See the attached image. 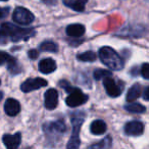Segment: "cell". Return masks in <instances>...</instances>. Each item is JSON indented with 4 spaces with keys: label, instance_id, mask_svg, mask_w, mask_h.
<instances>
[{
    "label": "cell",
    "instance_id": "6da1fadb",
    "mask_svg": "<svg viewBox=\"0 0 149 149\" xmlns=\"http://www.w3.org/2000/svg\"><path fill=\"white\" fill-rule=\"evenodd\" d=\"M35 30L31 28H21L13 25V24L5 23L0 27V44H4L7 40H11L13 42L27 40L30 37L34 36Z\"/></svg>",
    "mask_w": 149,
    "mask_h": 149
},
{
    "label": "cell",
    "instance_id": "7a4b0ae2",
    "mask_svg": "<svg viewBox=\"0 0 149 149\" xmlns=\"http://www.w3.org/2000/svg\"><path fill=\"white\" fill-rule=\"evenodd\" d=\"M99 57L102 63L113 70H120L124 68V60L112 48L104 46L100 48Z\"/></svg>",
    "mask_w": 149,
    "mask_h": 149
},
{
    "label": "cell",
    "instance_id": "3957f363",
    "mask_svg": "<svg viewBox=\"0 0 149 149\" xmlns=\"http://www.w3.org/2000/svg\"><path fill=\"white\" fill-rule=\"evenodd\" d=\"M84 114L82 112L74 113L72 116V134L68 141L66 147L70 149H76L80 147V130H81L82 124L84 123Z\"/></svg>",
    "mask_w": 149,
    "mask_h": 149
},
{
    "label": "cell",
    "instance_id": "277c9868",
    "mask_svg": "<svg viewBox=\"0 0 149 149\" xmlns=\"http://www.w3.org/2000/svg\"><path fill=\"white\" fill-rule=\"evenodd\" d=\"M88 100V96L84 94L80 89L74 88L72 91L70 92V95L66 97L65 103L70 107H78L82 104L86 103Z\"/></svg>",
    "mask_w": 149,
    "mask_h": 149
},
{
    "label": "cell",
    "instance_id": "5b68a950",
    "mask_svg": "<svg viewBox=\"0 0 149 149\" xmlns=\"http://www.w3.org/2000/svg\"><path fill=\"white\" fill-rule=\"evenodd\" d=\"M13 21L19 25L27 26L34 22V15L25 7H17L13 11Z\"/></svg>",
    "mask_w": 149,
    "mask_h": 149
},
{
    "label": "cell",
    "instance_id": "8992f818",
    "mask_svg": "<svg viewBox=\"0 0 149 149\" xmlns=\"http://www.w3.org/2000/svg\"><path fill=\"white\" fill-rule=\"evenodd\" d=\"M47 86V81L42 78H34V79H28L21 86V89L25 93H29L34 90L40 89L42 87Z\"/></svg>",
    "mask_w": 149,
    "mask_h": 149
},
{
    "label": "cell",
    "instance_id": "52a82bcc",
    "mask_svg": "<svg viewBox=\"0 0 149 149\" xmlns=\"http://www.w3.org/2000/svg\"><path fill=\"white\" fill-rule=\"evenodd\" d=\"M103 85L106 92H107V94L110 97H118L122 93L120 87L118 86V84H116V82L111 77H107L105 79H103Z\"/></svg>",
    "mask_w": 149,
    "mask_h": 149
},
{
    "label": "cell",
    "instance_id": "ba28073f",
    "mask_svg": "<svg viewBox=\"0 0 149 149\" xmlns=\"http://www.w3.org/2000/svg\"><path fill=\"white\" fill-rule=\"evenodd\" d=\"M44 104L48 110H53L58 104V92L55 89H49L45 92L44 95Z\"/></svg>",
    "mask_w": 149,
    "mask_h": 149
},
{
    "label": "cell",
    "instance_id": "9c48e42d",
    "mask_svg": "<svg viewBox=\"0 0 149 149\" xmlns=\"http://www.w3.org/2000/svg\"><path fill=\"white\" fill-rule=\"evenodd\" d=\"M144 132V125L138 120H133L125 126V133L128 136H140Z\"/></svg>",
    "mask_w": 149,
    "mask_h": 149
},
{
    "label": "cell",
    "instance_id": "30bf717a",
    "mask_svg": "<svg viewBox=\"0 0 149 149\" xmlns=\"http://www.w3.org/2000/svg\"><path fill=\"white\" fill-rule=\"evenodd\" d=\"M3 144L8 149H15L19 146L22 142L21 133H15V135H4L2 138Z\"/></svg>",
    "mask_w": 149,
    "mask_h": 149
},
{
    "label": "cell",
    "instance_id": "8fae6325",
    "mask_svg": "<svg viewBox=\"0 0 149 149\" xmlns=\"http://www.w3.org/2000/svg\"><path fill=\"white\" fill-rule=\"evenodd\" d=\"M4 110L7 116H15L21 111V104H19V102L17 101V100L13 99V98H8V99L5 101Z\"/></svg>",
    "mask_w": 149,
    "mask_h": 149
},
{
    "label": "cell",
    "instance_id": "7c38bea8",
    "mask_svg": "<svg viewBox=\"0 0 149 149\" xmlns=\"http://www.w3.org/2000/svg\"><path fill=\"white\" fill-rule=\"evenodd\" d=\"M56 70V62L52 58H44L39 62V70L42 74H50Z\"/></svg>",
    "mask_w": 149,
    "mask_h": 149
},
{
    "label": "cell",
    "instance_id": "4fadbf2b",
    "mask_svg": "<svg viewBox=\"0 0 149 149\" xmlns=\"http://www.w3.org/2000/svg\"><path fill=\"white\" fill-rule=\"evenodd\" d=\"M87 2L88 0H63V4L65 6L70 7L74 11H79V13L85 10Z\"/></svg>",
    "mask_w": 149,
    "mask_h": 149
},
{
    "label": "cell",
    "instance_id": "5bb4252c",
    "mask_svg": "<svg viewBox=\"0 0 149 149\" xmlns=\"http://www.w3.org/2000/svg\"><path fill=\"white\" fill-rule=\"evenodd\" d=\"M86 29L83 25L81 24H74V25H70L66 27V34L70 37H81L84 35Z\"/></svg>",
    "mask_w": 149,
    "mask_h": 149
},
{
    "label": "cell",
    "instance_id": "9a60e30c",
    "mask_svg": "<svg viewBox=\"0 0 149 149\" xmlns=\"http://www.w3.org/2000/svg\"><path fill=\"white\" fill-rule=\"evenodd\" d=\"M44 130L47 133H63L65 132V124L63 123V120H57V122L51 123V124H47L46 126H44Z\"/></svg>",
    "mask_w": 149,
    "mask_h": 149
},
{
    "label": "cell",
    "instance_id": "2e32d148",
    "mask_svg": "<svg viewBox=\"0 0 149 149\" xmlns=\"http://www.w3.org/2000/svg\"><path fill=\"white\" fill-rule=\"evenodd\" d=\"M106 124L101 120H96L90 126V131L94 135H102L106 132Z\"/></svg>",
    "mask_w": 149,
    "mask_h": 149
},
{
    "label": "cell",
    "instance_id": "e0dca14e",
    "mask_svg": "<svg viewBox=\"0 0 149 149\" xmlns=\"http://www.w3.org/2000/svg\"><path fill=\"white\" fill-rule=\"evenodd\" d=\"M142 92V88L139 84H134L132 87L129 89L127 93V101L128 102H134L136 99H138Z\"/></svg>",
    "mask_w": 149,
    "mask_h": 149
},
{
    "label": "cell",
    "instance_id": "ac0fdd59",
    "mask_svg": "<svg viewBox=\"0 0 149 149\" xmlns=\"http://www.w3.org/2000/svg\"><path fill=\"white\" fill-rule=\"evenodd\" d=\"M125 108H126V110H128L129 112H133V113H143V112H145V110H146L142 104L134 103V102L126 105Z\"/></svg>",
    "mask_w": 149,
    "mask_h": 149
},
{
    "label": "cell",
    "instance_id": "d6986e66",
    "mask_svg": "<svg viewBox=\"0 0 149 149\" xmlns=\"http://www.w3.org/2000/svg\"><path fill=\"white\" fill-rule=\"evenodd\" d=\"M58 49L57 45H56L54 42L51 41H46L40 45V50L42 51H46V52H56Z\"/></svg>",
    "mask_w": 149,
    "mask_h": 149
},
{
    "label": "cell",
    "instance_id": "ffe728a7",
    "mask_svg": "<svg viewBox=\"0 0 149 149\" xmlns=\"http://www.w3.org/2000/svg\"><path fill=\"white\" fill-rule=\"evenodd\" d=\"M77 58L81 61H88L92 62L96 59V54L93 51H86L84 53H81L77 56Z\"/></svg>",
    "mask_w": 149,
    "mask_h": 149
},
{
    "label": "cell",
    "instance_id": "44dd1931",
    "mask_svg": "<svg viewBox=\"0 0 149 149\" xmlns=\"http://www.w3.org/2000/svg\"><path fill=\"white\" fill-rule=\"evenodd\" d=\"M94 78H95L96 80H103L105 79V78L107 77H111L112 74L111 72H109V70H96L95 72H94Z\"/></svg>",
    "mask_w": 149,
    "mask_h": 149
},
{
    "label": "cell",
    "instance_id": "7402d4cb",
    "mask_svg": "<svg viewBox=\"0 0 149 149\" xmlns=\"http://www.w3.org/2000/svg\"><path fill=\"white\" fill-rule=\"evenodd\" d=\"M110 146H111V138L110 137H106L100 143L92 145L91 148H109Z\"/></svg>",
    "mask_w": 149,
    "mask_h": 149
},
{
    "label": "cell",
    "instance_id": "603a6c76",
    "mask_svg": "<svg viewBox=\"0 0 149 149\" xmlns=\"http://www.w3.org/2000/svg\"><path fill=\"white\" fill-rule=\"evenodd\" d=\"M13 59H15V58L11 57L9 54L5 53V52L0 51V65L3 64V63H8V62H10Z\"/></svg>",
    "mask_w": 149,
    "mask_h": 149
},
{
    "label": "cell",
    "instance_id": "cb8c5ba5",
    "mask_svg": "<svg viewBox=\"0 0 149 149\" xmlns=\"http://www.w3.org/2000/svg\"><path fill=\"white\" fill-rule=\"evenodd\" d=\"M141 74L142 77L146 80H149V63H144L142 64L141 68Z\"/></svg>",
    "mask_w": 149,
    "mask_h": 149
},
{
    "label": "cell",
    "instance_id": "d4e9b609",
    "mask_svg": "<svg viewBox=\"0 0 149 149\" xmlns=\"http://www.w3.org/2000/svg\"><path fill=\"white\" fill-rule=\"evenodd\" d=\"M59 86H61L62 88H63L64 90H65L68 93H70V91H72V90L74 89V87H72V86L70 85V83H68L66 81H61L59 82Z\"/></svg>",
    "mask_w": 149,
    "mask_h": 149
},
{
    "label": "cell",
    "instance_id": "484cf974",
    "mask_svg": "<svg viewBox=\"0 0 149 149\" xmlns=\"http://www.w3.org/2000/svg\"><path fill=\"white\" fill-rule=\"evenodd\" d=\"M9 8L8 7H0V19H4L8 15Z\"/></svg>",
    "mask_w": 149,
    "mask_h": 149
},
{
    "label": "cell",
    "instance_id": "4316f807",
    "mask_svg": "<svg viewBox=\"0 0 149 149\" xmlns=\"http://www.w3.org/2000/svg\"><path fill=\"white\" fill-rule=\"evenodd\" d=\"M28 55H29V57L31 58V59H36V58L39 56V52L35 49H31L29 51V53H28Z\"/></svg>",
    "mask_w": 149,
    "mask_h": 149
},
{
    "label": "cell",
    "instance_id": "83f0119b",
    "mask_svg": "<svg viewBox=\"0 0 149 149\" xmlns=\"http://www.w3.org/2000/svg\"><path fill=\"white\" fill-rule=\"evenodd\" d=\"M143 98H144V100H146V101H149V86L145 88L144 92H143Z\"/></svg>",
    "mask_w": 149,
    "mask_h": 149
},
{
    "label": "cell",
    "instance_id": "f1b7e54d",
    "mask_svg": "<svg viewBox=\"0 0 149 149\" xmlns=\"http://www.w3.org/2000/svg\"><path fill=\"white\" fill-rule=\"evenodd\" d=\"M41 1L47 5H54L57 2V0H41Z\"/></svg>",
    "mask_w": 149,
    "mask_h": 149
},
{
    "label": "cell",
    "instance_id": "f546056e",
    "mask_svg": "<svg viewBox=\"0 0 149 149\" xmlns=\"http://www.w3.org/2000/svg\"><path fill=\"white\" fill-rule=\"evenodd\" d=\"M0 83H1V81H0ZM2 97H3V94H2V92H0V100L2 99Z\"/></svg>",
    "mask_w": 149,
    "mask_h": 149
},
{
    "label": "cell",
    "instance_id": "4dcf8cb0",
    "mask_svg": "<svg viewBox=\"0 0 149 149\" xmlns=\"http://www.w3.org/2000/svg\"><path fill=\"white\" fill-rule=\"evenodd\" d=\"M0 1H7V0H0Z\"/></svg>",
    "mask_w": 149,
    "mask_h": 149
}]
</instances>
